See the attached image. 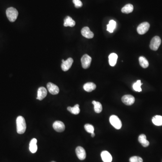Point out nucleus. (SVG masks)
Returning a JSON list of instances; mask_svg holds the SVG:
<instances>
[{"instance_id":"nucleus-12","label":"nucleus","mask_w":162,"mask_h":162,"mask_svg":"<svg viewBox=\"0 0 162 162\" xmlns=\"http://www.w3.org/2000/svg\"><path fill=\"white\" fill-rule=\"evenodd\" d=\"M82 35L86 38L91 39L94 37V33L90 30V28L87 27H85L81 30Z\"/></svg>"},{"instance_id":"nucleus-11","label":"nucleus","mask_w":162,"mask_h":162,"mask_svg":"<svg viewBox=\"0 0 162 162\" xmlns=\"http://www.w3.org/2000/svg\"><path fill=\"white\" fill-rule=\"evenodd\" d=\"M76 153L77 158L80 160H83L86 158V151L82 147H77L76 149Z\"/></svg>"},{"instance_id":"nucleus-16","label":"nucleus","mask_w":162,"mask_h":162,"mask_svg":"<svg viewBox=\"0 0 162 162\" xmlns=\"http://www.w3.org/2000/svg\"><path fill=\"white\" fill-rule=\"evenodd\" d=\"M76 23L74 20L70 16L66 17L64 20V24L63 25L65 27H73L75 25Z\"/></svg>"},{"instance_id":"nucleus-18","label":"nucleus","mask_w":162,"mask_h":162,"mask_svg":"<svg viewBox=\"0 0 162 162\" xmlns=\"http://www.w3.org/2000/svg\"><path fill=\"white\" fill-rule=\"evenodd\" d=\"M37 140L36 139L33 138L31 141L30 143V150L31 152L35 153L37 150Z\"/></svg>"},{"instance_id":"nucleus-13","label":"nucleus","mask_w":162,"mask_h":162,"mask_svg":"<svg viewBox=\"0 0 162 162\" xmlns=\"http://www.w3.org/2000/svg\"><path fill=\"white\" fill-rule=\"evenodd\" d=\"M47 92L46 89L44 87H39L37 91V100L42 101L47 96Z\"/></svg>"},{"instance_id":"nucleus-22","label":"nucleus","mask_w":162,"mask_h":162,"mask_svg":"<svg viewBox=\"0 0 162 162\" xmlns=\"http://www.w3.org/2000/svg\"><path fill=\"white\" fill-rule=\"evenodd\" d=\"M92 103L93 104V105H94V111H95V112L98 113L101 112L102 111V106L101 103L93 101Z\"/></svg>"},{"instance_id":"nucleus-26","label":"nucleus","mask_w":162,"mask_h":162,"mask_svg":"<svg viewBox=\"0 0 162 162\" xmlns=\"http://www.w3.org/2000/svg\"><path fill=\"white\" fill-rule=\"evenodd\" d=\"M142 85V83H141V80H138L137 81V82L134 83L133 85V88L136 92H142V89L141 88Z\"/></svg>"},{"instance_id":"nucleus-14","label":"nucleus","mask_w":162,"mask_h":162,"mask_svg":"<svg viewBox=\"0 0 162 162\" xmlns=\"http://www.w3.org/2000/svg\"><path fill=\"white\" fill-rule=\"evenodd\" d=\"M101 157L104 162H111L112 157L107 151H103L101 153Z\"/></svg>"},{"instance_id":"nucleus-23","label":"nucleus","mask_w":162,"mask_h":162,"mask_svg":"<svg viewBox=\"0 0 162 162\" xmlns=\"http://www.w3.org/2000/svg\"><path fill=\"white\" fill-rule=\"evenodd\" d=\"M116 26V22L113 20H111L109 21V24L107 25V30L111 33H112L115 30Z\"/></svg>"},{"instance_id":"nucleus-28","label":"nucleus","mask_w":162,"mask_h":162,"mask_svg":"<svg viewBox=\"0 0 162 162\" xmlns=\"http://www.w3.org/2000/svg\"><path fill=\"white\" fill-rule=\"evenodd\" d=\"M130 162H143V159L142 158L138 156H133L129 159Z\"/></svg>"},{"instance_id":"nucleus-9","label":"nucleus","mask_w":162,"mask_h":162,"mask_svg":"<svg viewBox=\"0 0 162 162\" xmlns=\"http://www.w3.org/2000/svg\"><path fill=\"white\" fill-rule=\"evenodd\" d=\"M53 127L55 131L59 132H63L66 128L65 124L61 121H60L55 122L53 124Z\"/></svg>"},{"instance_id":"nucleus-6","label":"nucleus","mask_w":162,"mask_h":162,"mask_svg":"<svg viewBox=\"0 0 162 162\" xmlns=\"http://www.w3.org/2000/svg\"><path fill=\"white\" fill-rule=\"evenodd\" d=\"M92 58L87 54L82 56L81 58V63L82 68L84 69H87L91 66Z\"/></svg>"},{"instance_id":"nucleus-29","label":"nucleus","mask_w":162,"mask_h":162,"mask_svg":"<svg viewBox=\"0 0 162 162\" xmlns=\"http://www.w3.org/2000/svg\"><path fill=\"white\" fill-rule=\"evenodd\" d=\"M75 7L77 8H80L82 6V3L80 0H73Z\"/></svg>"},{"instance_id":"nucleus-20","label":"nucleus","mask_w":162,"mask_h":162,"mask_svg":"<svg viewBox=\"0 0 162 162\" xmlns=\"http://www.w3.org/2000/svg\"><path fill=\"white\" fill-rule=\"evenodd\" d=\"M134 9L133 5L131 4H128L125 5V6L122 9V12L124 14H129L132 13Z\"/></svg>"},{"instance_id":"nucleus-1","label":"nucleus","mask_w":162,"mask_h":162,"mask_svg":"<svg viewBox=\"0 0 162 162\" xmlns=\"http://www.w3.org/2000/svg\"><path fill=\"white\" fill-rule=\"evenodd\" d=\"M17 132L19 134H24L26 129V123L23 117L18 116L16 119Z\"/></svg>"},{"instance_id":"nucleus-17","label":"nucleus","mask_w":162,"mask_h":162,"mask_svg":"<svg viewBox=\"0 0 162 162\" xmlns=\"http://www.w3.org/2000/svg\"><path fill=\"white\" fill-rule=\"evenodd\" d=\"M118 55L115 53H111L108 56V62L109 65L111 66H114L116 64L118 59Z\"/></svg>"},{"instance_id":"nucleus-19","label":"nucleus","mask_w":162,"mask_h":162,"mask_svg":"<svg viewBox=\"0 0 162 162\" xmlns=\"http://www.w3.org/2000/svg\"><path fill=\"white\" fill-rule=\"evenodd\" d=\"M83 88L86 92H90L96 89V85L93 82H87L84 84Z\"/></svg>"},{"instance_id":"nucleus-10","label":"nucleus","mask_w":162,"mask_h":162,"mask_svg":"<svg viewBox=\"0 0 162 162\" xmlns=\"http://www.w3.org/2000/svg\"><path fill=\"white\" fill-rule=\"evenodd\" d=\"M47 88L49 92L52 95H57L60 92L58 87L51 82L47 83Z\"/></svg>"},{"instance_id":"nucleus-30","label":"nucleus","mask_w":162,"mask_h":162,"mask_svg":"<svg viewBox=\"0 0 162 162\" xmlns=\"http://www.w3.org/2000/svg\"><path fill=\"white\" fill-rule=\"evenodd\" d=\"M91 136H92V137H94L95 136V133L93 132L91 133Z\"/></svg>"},{"instance_id":"nucleus-5","label":"nucleus","mask_w":162,"mask_h":162,"mask_svg":"<svg viewBox=\"0 0 162 162\" xmlns=\"http://www.w3.org/2000/svg\"><path fill=\"white\" fill-rule=\"evenodd\" d=\"M149 27H150V25L149 23L145 22L139 25L137 28V31L139 34L143 35L147 32L149 30Z\"/></svg>"},{"instance_id":"nucleus-8","label":"nucleus","mask_w":162,"mask_h":162,"mask_svg":"<svg viewBox=\"0 0 162 162\" xmlns=\"http://www.w3.org/2000/svg\"><path fill=\"white\" fill-rule=\"evenodd\" d=\"M135 97L132 95H125L122 98L123 102L127 106H131L135 102Z\"/></svg>"},{"instance_id":"nucleus-25","label":"nucleus","mask_w":162,"mask_h":162,"mask_svg":"<svg viewBox=\"0 0 162 162\" xmlns=\"http://www.w3.org/2000/svg\"><path fill=\"white\" fill-rule=\"evenodd\" d=\"M139 61L140 66L143 68H146L149 66V63L148 61L144 57H140L139 58Z\"/></svg>"},{"instance_id":"nucleus-27","label":"nucleus","mask_w":162,"mask_h":162,"mask_svg":"<svg viewBox=\"0 0 162 162\" xmlns=\"http://www.w3.org/2000/svg\"><path fill=\"white\" fill-rule=\"evenodd\" d=\"M84 128L87 132L92 133L94 132V127L92 125L90 124H86L84 126Z\"/></svg>"},{"instance_id":"nucleus-31","label":"nucleus","mask_w":162,"mask_h":162,"mask_svg":"<svg viewBox=\"0 0 162 162\" xmlns=\"http://www.w3.org/2000/svg\"><path fill=\"white\" fill-rule=\"evenodd\" d=\"M55 162V161H52V162Z\"/></svg>"},{"instance_id":"nucleus-24","label":"nucleus","mask_w":162,"mask_h":162,"mask_svg":"<svg viewBox=\"0 0 162 162\" xmlns=\"http://www.w3.org/2000/svg\"><path fill=\"white\" fill-rule=\"evenodd\" d=\"M67 110L68 111L71 113L73 114H75V115H77V114H79L80 111L79 106L78 104L75 105L73 107H68L67 108Z\"/></svg>"},{"instance_id":"nucleus-15","label":"nucleus","mask_w":162,"mask_h":162,"mask_svg":"<svg viewBox=\"0 0 162 162\" xmlns=\"http://www.w3.org/2000/svg\"><path fill=\"white\" fill-rule=\"evenodd\" d=\"M139 142L144 147H147L149 146V142L147 139V137L144 134H141L138 137Z\"/></svg>"},{"instance_id":"nucleus-3","label":"nucleus","mask_w":162,"mask_h":162,"mask_svg":"<svg viewBox=\"0 0 162 162\" xmlns=\"http://www.w3.org/2000/svg\"><path fill=\"white\" fill-rule=\"evenodd\" d=\"M109 122L111 123V124L116 129L119 130L122 127V122L116 115H113L111 116L109 118Z\"/></svg>"},{"instance_id":"nucleus-4","label":"nucleus","mask_w":162,"mask_h":162,"mask_svg":"<svg viewBox=\"0 0 162 162\" xmlns=\"http://www.w3.org/2000/svg\"><path fill=\"white\" fill-rule=\"evenodd\" d=\"M161 43V40L158 36H155L150 42L149 47L153 51H156L159 48Z\"/></svg>"},{"instance_id":"nucleus-2","label":"nucleus","mask_w":162,"mask_h":162,"mask_svg":"<svg viewBox=\"0 0 162 162\" xmlns=\"http://www.w3.org/2000/svg\"><path fill=\"white\" fill-rule=\"evenodd\" d=\"M6 16L10 21L14 22L18 17L19 13L15 8L14 7L8 8L6 11Z\"/></svg>"},{"instance_id":"nucleus-21","label":"nucleus","mask_w":162,"mask_h":162,"mask_svg":"<svg viewBox=\"0 0 162 162\" xmlns=\"http://www.w3.org/2000/svg\"><path fill=\"white\" fill-rule=\"evenodd\" d=\"M153 123L156 126H162V116L160 115H155L152 119Z\"/></svg>"},{"instance_id":"nucleus-7","label":"nucleus","mask_w":162,"mask_h":162,"mask_svg":"<svg viewBox=\"0 0 162 162\" xmlns=\"http://www.w3.org/2000/svg\"><path fill=\"white\" fill-rule=\"evenodd\" d=\"M62 63L61 65V68L63 71L66 72L71 67L73 62V59L72 58H69L66 61L62 60Z\"/></svg>"}]
</instances>
